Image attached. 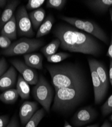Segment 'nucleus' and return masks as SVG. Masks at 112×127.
I'll use <instances>...</instances> for the list:
<instances>
[{"instance_id": "1", "label": "nucleus", "mask_w": 112, "mask_h": 127, "mask_svg": "<svg viewBox=\"0 0 112 127\" xmlns=\"http://www.w3.org/2000/svg\"><path fill=\"white\" fill-rule=\"evenodd\" d=\"M61 42V48L72 52L97 57L101 54V45L95 37L66 24H58L53 31Z\"/></svg>"}, {"instance_id": "2", "label": "nucleus", "mask_w": 112, "mask_h": 127, "mask_svg": "<svg viewBox=\"0 0 112 127\" xmlns=\"http://www.w3.org/2000/svg\"><path fill=\"white\" fill-rule=\"evenodd\" d=\"M46 68L51 77L55 89L85 86L84 72L75 64L48 65Z\"/></svg>"}, {"instance_id": "3", "label": "nucleus", "mask_w": 112, "mask_h": 127, "mask_svg": "<svg viewBox=\"0 0 112 127\" xmlns=\"http://www.w3.org/2000/svg\"><path fill=\"white\" fill-rule=\"evenodd\" d=\"M85 91V86L55 89L53 110L65 112L72 109L83 99Z\"/></svg>"}, {"instance_id": "4", "label": "nucleus", "mask_w": 112, "mask_h": 127, "mask_svg": "<svg viewBox=\"0 0 112 127\" xmlns=\"http://www.w3.org/2000/svg\"><path fill=\"white\" fill-rule=\"evenodd\" d=\"M60 18L77 29L83 31L89 35L103 41L107 45L109 43V39L105 32L96 23L86 19L76 17H70L64 16Z\"/></svg>"}, {"instance_id": "5", "label": "nucleus", "mask_w": 112, "mask_h": 127, "mask_svg": "<svg viewBox=\"0 0 112 127\" xmlns=\"http://www.w3.org/2000/svg\"><path fill=\"white\" fill-rule=\"evenodd\" d=\"M44 44V42L40 39L23 38L12 43L2 54L6 56L25 55L38 50Z\"/></svg>"}, {"instance_id": "6", "label": "nucleus", "mask_w": 112, "mask_h": 127, "mask_svg": "<svg viewBox=\"0 0 112 127\" xmlns=\"http://www.w3.org/2000/svg\"><path fill=\"white\" fill-rule=\"evenodd\" d=\"M34 99L41 105L47 112H49L50 105L53 100L54 91L45 77L40 75L38 81L32 89Z\"/></svg>"}, {"instance_id": "7", "label": "nucleus", "mask_w": 112, "mask_h": 127, "mask_svg": "<svg viewBox=\"0 0 112 127\" xmlns=\"http://www.w3.org/2000/svg\"><path fill=\"white\" fill-rule=\"evenodd\" d=\"M16 21L17 33L20 36L32 37L34 33L32 29V24L26 8L24 6H20L17 11Z\"/></svg>"}, {"instance_id": "8", "label": "nucleus", "mask_w": 112, "mask_h": 127, "mask_svg": "<svg viewBox=\"0 0 112 127\" xmlns=\"http://www.w3.org/2000/svg\"><path fill=\"white\" fill-rule=\"evenodd\" d=\"M13 66L19 71L24 79L30 85H35L38 81L37 72L28 67L23 62L19 60L11 61Z\"/></svg>"}, {"instance_id": "9", "label": "nucleus", "mask_w": 112, "mask_h": 127, "mask_svg": "<svg viewBox=\"0 0 112 127\" xmlns=\"http://www.w3.org/2000/svg\"><path fill=\"white\" fill-rule=\"evenodd\" d=\"M96 116V111L91 106L82 108L77 111L72 119L76 126H82L92 122Z\"/></svg>"}, {"instance_id": "10", "label": "nucleus", "mask_w": 112, "mask_h": 127, "mask_svg": "<svg viewBox=\"0 0 112 127\" xmlns=\"http://www.w3.org/2000/svg\"><path fill=\"white\" fill-rule=\"evenodd\" d=\"M88 64L94 86L95 102L96 104H99L103 101L107 93L105 91L93 64L89 61H88Z\"/></svg>"}, {"instance_id": "11", "label": "nucleus", "mask_w": 112, "mask_h": 127, "mask_svg": "<svg viewBox=\"0 0 112 127\" xmlns=\"http://www.w3.org/2000/svg\"><path fill=\"white\" fill-rule=\"evenodd\" d=\"M17 73L13 66L10 67L0 77V91L12 89L17 83Z\"/></svg>"}, {"instance_id": "12", "label": "nucleus", "mask_w": 112, "mask_h": 127, "mask_svg": "<svg viewBox=\"0 0 112 127\" xmlns=\"http://www.w3.org/2000/svg\"><path fill=\"white\" fill-rule=\"evenodd\" d=\"M38 108V105L35 102L25 101L21 105L19 109V117L21 124L25 125L31 119Z\"/></svg>"}, {"instance_id": "13", "label": "nucleus", "mask_w": 112, "mask_h": 127, "mask_svg": "<svg viewBox=\"0 0 112 127\" xmlns=\"http://www.w3.org/2000/svg\"><path fill=\"white\" fill-rule=\"evenodd\" d=\"M88 61H89L93 64L105 91L107 93L109 86V79L105 66L103 63L95 59H89Z\"/></svg>"}, {"instance_id": "14", "label": "nucleus", "mask_w": 112, "mask_h": 127, "mask_svg": "<svg viewBox=\"0 0 112 127\" xmlns=\"http://www.w3.org/2000/svg\"><path fill=\"white\" fill-rule=\"evenodd\" d=\"M21 1L19 0H11L7 1L5 9L0 17V29L11 19L15 10Z\"/></svg>"}, {"instance_id": "15", "label": "nucleus", "mask_w": 112, "mask_h": 127, "mask_svg": "<svg viewBox=\"0 0 112 127\" xmlns=\"http://www.w3.org/2000/svg\"><path fill=\"white\" fill-rule=\"evenodd\" d=\"M84 2L91 9L101 13L107 12L112 6V0H88Z\"/></svg>"}, {"instance_id": "16", "label": "nucleus", "mask_w": 112, "mask_h": 127, "mask_svg": "<svg viewBox=\"0 0 112 127\" xmlns=\"http://www.w3.org/2000/svg\"><path fill=\"white\" fill-rule=\"evenodd\" d=\"M24 59L25 64L30 68L38 70L43 69V57L41 54L37 53L26 54L24 55Z\"/></svg>"}, {"instance_id": "17", "label": "nucleus", "mask_w": 112, "mask_h": 127, "mask_svg": "<svg viewBox=\"0 0 112 127\" xmlns=\"http://www.w3.org/2000/svg\"><path fill=\"white\" fill-rule=\"evenodd\" d=\"M17 28L16 18L14 15L9 22H8L1 29V35L5 36L11 40L17 38Z\"/></svg>"}, {"instance_id": "18", "label": "nucleus", "mask_w": 112, "mask_h": 127, "mask_svg": "<svg viewBox=\"0 0 112 127\" xmlns=\"http://www.w3.org/2000/svg\"><path fill=\"white\" fill-rule=\"evenodd\" d=\"M46 12L43 8L33 10L29 14V17L33 29L37 30L45 19Z\"/></svg>"}, {"instance_id": "19", "label": "nucleus", "mask_w": 112, "mask_h": 127, "mask_svg": "<svg viewBox=\"0 0 112 127\" xmlns=\"http://www.w3.org/2000/svg\"><path fill=\"white\" fill-rule=\"evenodd\" d=\"M54 22L55 19L53 16L51 14L48 15L37 30L36 38H39L48 35L52 30Z\"/></svg>"}, {"instance_id": "20", "label": "nucleus", "mask_w": 112, "mask_h": 127, "mask_svg": "<svg viewBox=\"0 0 112 127\" xmlns=\"http://www.w3.org/2000/svg\"><path fill=\"white\" fill-rule=\"evenodd\" d=\"M16 90L22 99H28L30 97V89L29 84L21 75H18L16 83Z\"/></svg>"}, {"instance_id": "21", "label": "nucleus", "mask_w": 112, "mask_h": 127, "mask_svg": "<svg viewBox=\"0 0 112 127\" xmlns=\"http://www.w3.org/2000/svg\"><path fill=\"white\" fill-rule=\"evenodd\" d=\"M19 97L18 93L15 89H9L0 94V101L7 104L15 103Z\"/></svg>"}, {"instance_id": "22", "label": "nucleus", "mask_w": 112, "mask_h": 127, "mask_svg": "<svg viewBox=\"0 0 112 127\" xmlns=\"http://www.w3.org/2000/svg\"><path fill=\"white\" fill-rule=\"evenodd\" d=\"M61 45L60 40L57 38L55 39L47 45L44 46L41 49V51L47 58L56 54L59 47Z\"/></svg>"}, {"instance_id": "23", "label": "nucleus", "mask_w": 112, "mask_h": 127, "mask_svg": "<svg viewBox=\"0 0 112 127\" xmlns=\"http://www.w3.org/2000/svg\"><path fill=\"white\" fill-rule=\"evenodd\" d=\"M45 110L43 108L37 110L32 117L26 124L25 127H37L40 122L45 116Z\"/></svg>"}, {"instance_id": "24", "label": "nucleus", "mask_w": 112, "mask_h": 127, "mask_svg": "<svg viewBox=\"0 0 112 127\" xmlns=\"http://www.w3.org/2000/svg\"><path fill=\"white\" fill-rule=\"evenodd\" d=\"M70 55L68 53L61 52L59 53H56V54L47 57L46 58L47 61L49 63H58L67 59L68 58L70 57Z\"/></svg>"}, {"instance_id": "25", "label": "nucleus", "mask_w": 112, "mask_h": 127, "mask_svg": "<svg viewBox=\"0 0 112 127\" xmlns=\"http://www.w3.org/2000/svg\"><path fill=\"white\" fill-rule=\"evenodd\" d=\"M66 2V0H48L46 2V7L60 10L64 7Z\"/></svg>"}, {"instance_id": "26", "label": "nucleus", "mask_w": 112, "mask_h": 127, "mask_svg": "<svg viewBox=\"0 0 112 127\" xmlns=\"http://www.w3.org/2000/svg\"><path fill=\"white\" fill-rule=\"evenodd\" d=\"M101 110L104 116H106L112 112V94L101 106Z\"/></svg>"}, {"instance_id": "27", "label": "nucleus", "mask_w": 112, "mask_h": 127, "mask_svg": "<svg viewBox=\"0 0 112 127\" xmlns=\"http://www.w3.org/2000/svg\"><path fill=\"white\" fill-rule=\"evenodd\" d=\"M45 2V0H29L26 6V9L28 10H35L41 7Z\"/></svg>"}, {"instance_id": "28", "label": "nucleus", "mask_w": 112, "mask_h": 127, "mask_svg": "<svg viewBox=\"0 0 112 127\" xmlns=\"http://www.w3.org/2000/svg\"><path fill=\"white\" fill-rule=\"evenodd\" d=\"M12 44L11 40L7 37L1 35L0 36V47L3 49L8 48Z\"/></svg>"}, {"instance_id": "29", "label": "nucleus", "mask_w": 112, "mask_h": 127, "mask_svg": "<svg viewBox=\"0 0 112 127\" xmlns=\"http://www.w3.org/2000/svg\"><path fill=\"white\" fill-rule=\"evenodd\" d=\"M8 64L4 58H2L0 60V77L7 71Z\"/></svg>"}, {"instance_id": "30", "label": "nucleus", "mask_w": 112, "mask_h": 127, "mask_svg": "<svg viewBox=\"0 0 112 127\" xmlns=\"http://www.w3.org/2000/svg\"><path fill=\"white\" fill-rule=\"evenodd\" d=\"M9 122V117L8 115L0 116V127H6Z\"/></svg>"}, {"instance_id": "31", "label": "nucleus", "mask_w": 112, "mask_h": 127, "mask_svg": "<svg viewBox=\"0 0 112 127\" xmlns=\"http://www.w3.org/2000/svg\"><path fill=\"white\" fill-rule=\"evenodd\" d=\"M6 127H19L18 121L16 115L13 116V117L10 121Z\"/></svg>"}, {"instance_id": "32", "label": "nucleus", "mask_w": 112, "mask_h": 127, "mask_svg": "<svg viewBox=\"0 0 112 127\" xmlns=\"http://www.w3.org/2000/svg\"><path fill=\"white\" fill-rule=\"evenodd\" d=\"M107 56L109 57L110 58V60H112V33L111 34L110 46L107 53Z\"/></svg>"}, {"instance_id": "33", "label": "nucleus", "mask_w": 112, "mask_h": 127, "mask_svg": "<svg viewBox=\"0 0 112 127\" xmlns=\"http://www.w3.org/2000/svg\"><path fill=\"white\" fill-rule=\"evenodd\" d=\"M109 80L112 86V60H110L109 70Z\"/></svg>"}, {"instance_id": "34", "label": "nucleus", "mask_w": 112, "mask_h": 127, "mask_svg": "<svg viewBox=\"0 0 112 127\" xmlns=\"http://www.w3.org/2000/svg\"><path fill=\"white\" fill-rule=\"evenodd\" d=\"M7 3V1L6 0H0V8H4Z\"/></svg>"}, {"instance_id": "35", "label": "nucleus", "mask_w": 112, "mask_h": 127, "mask_svg": "<svg viewBox=\"0 0 112 127\" xmlns=\"http://www.w3.org/2000/svg\"><path fill=\"white\" fill-rule=\"evenodd\" d=\"M101 127H112V126L110 123L108 121H106L104 123V124H103L102 126H101Z\"/></svg>"}, {"instance_id": "36", "label": "nucleus", "mask_w": 112, "mask_h": 127, "mask_svg": "<svg viewBox=\"0 0 112 127\" xmlns=\"http://www.w3.org/2000/svg\"><path fill=\"white\" fill-rule=\"evenodd\" d=\"M64 127H73L71 126L67 121H65Z\"/></svg>"}, {"instance_id": "37", "label": "nucleus", "mask_w": 112, "mask_h": 127, "mask_svg": "<svg viewBox=\"0 0 112 127\" xmlns=\"http://www.w3.org/2000/svg\"><path fill=\"white\" fill-rule=\"evenodd\" d=\"M109 12H110V16H111V18L112 22V8L110 9Z\"/></svg>"}, {"instance_id": "38", "label": "nucleus", "mask_w": 112, "mask_h": 127, "mask_svg": "<svg viewBox=\"0 0 112 127\" xmlns=\"http://www.w3.org/2000/svg\"><path fill=\"white\" fill-rule=\"evenodd\" d=\"M86 127H98V125H90V126H87Z\"/></svg>"}, {"instance_id": "39", "label": "nucleus", "mask_w": 112, "mask_h": 127, "mask_svg": "<svg viewBox=\"0 0 112 127\" xmlns=\"http://www.w3.org/2000/svg\"><path fill=\"white\" fill-rule=\"evenodd\" d=\"M110 120L112 122V114L111 116H110Z\"/></svg>"}, {"instance_id": "40", "label": "nucleus", "mask_w": 112, "mask_h": 127, "mask_svg": "<svg viewBox=\"0 0 112 127\" xmlns=\"http://www.w3.org/2000/svg\"><path fill=\"white\" fill-rule=\"evenodd\" d=\"M1 58H0V60H1Z\"/></svg>"}, {"instance_id": "41", "label": "nucleus", "mask_w": 112, "mask_h": 127, "mask_svg": "<svg viewBox=\"0 0 112 127\" xmlns=\"http://www.w3.org/2000/svg\"><path fill=\"white\" fill-rule=\"evenodd\" d=\"M0 12H1V11H0Z\"/></svg>"}]
</instances>
